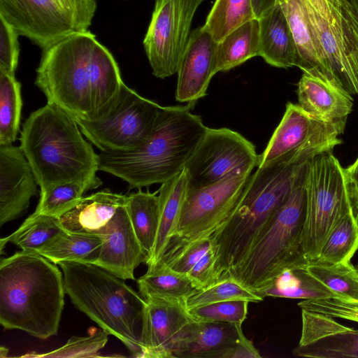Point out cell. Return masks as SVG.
I'll use <instances>...</instances> for the list:
<instances>
[{
    "instance_id": "6da1fadb",
    "label": "cell",
    "mask_w": 358,
    "mask_h": 358,
    "mask_svg": "<svg viewBox=\"0 0 358 358\" xmlns=\"http://www.w3.org/2000/svg\"><path fill=\"white\" fill-rule=\"evenodd\" d=\"M35 85L75 119L92 120L124 83L110 51L87 30L76 32L43 51Z\"/></svg>"
},
{
    "instance_id": "7a4b0ae2",
    "label": "cell",
    "mask_w": 358,
    "mask_h": 358,
    "mask_svg": "<svg viewBox=\"0 0 358 358\" xmlns=\"http://www.w3.org/2000/svg\"><path fill=\"white\" fill-rule=\"evenodd\" d=\"M20 145L41 192L67 182L92 189L102 185L96 176L99 157L83 136L75 118L52 103L32 112L22 124Z\"/></svg>"
},
{
    "instance_id": "3957f363",
    "label": "cell",
    "mask_w": 358,
    "mask_h": 358,
    "mask_svg": "<svg viewBox=\"0 0 358 358\" xmlns=\"http://www.w3.org/2000/svg\"><path fill=\"white\" fill-rule=\"evenodd\" d=\"M66 293L63 273L38 253L17 252L0 262V323L40 339L57 334Z\"/></svg>"
},
{
    "instance_id": "277c9868",
    "label": "cell",
    "mask_w": 358,
    "mask_h": 358,
    "mask_svg": "<svg viewBox=\"0 0 358 358\" xmlns=\"http://www.w3.org/2000/svg\"><path fill=\"white\" fill-rule=\"evenodd\" d=\"M194 103L162 107L144 143L129 151L101 152L99 171L124 180L129 189L162 184L178 175L208 128L191 113Z\"/></svg>"
},
{
    "instance_id": "5b68a950",
    "label": "cell",
    "mask_w": 358,
    "mask_h": 358,
    "mask_svg": "<svg viewBox=\"0 0 358 358\" xmlns=\"http://www.w3.org/2000/svg\"><path fill=\"white\" fill-rule=\"evenodd\" d=\"M308 162L279 161L251 173L236 206L211 236L219 278L243 259L268 228L304 175Z\"/></svg>"
},
{
    "instance_id": "8992f818",
    "label": "cell",
    "mask_w": 358,
    "mask_h": 358,
    "mask_svg": "<svg viewBox=\"0 0 358 358\" xmlns=\"http://www.w3.org/2000/svg\"><path fill=\"white\" fill-rule=\"evenodd\" d=\"M64 285L75 306L122 341L133 357L145 358L147 305L122 279L92 264L63 262Z\"/></svg>"
},
{
    "instance_id": "52a82bcc",
    "label": "cell",
    "mask_w": 358,
    "mask_h": 358,
    "mask_svg": "<svg viewBox=\"0 0 358 358\" xmlns=\"http://www.w3.org/2000/svg\"><path fill=\"white\" fill-rule=\"evenodd\" d=\"M304 177L305 173L243 259L224 275L255 292L284 268L304 258L301 252L306 210Z\"/></svg>"
},
{
    "instance_id": "ba28073f",
    "label": "cell",
    "mask_w": 358,
    "mask_h": 358,
    "mask_svg": "<svg viewBox=\"0 0 358 358\" xmlns=\"http://www.w3.org/2000/svg\"><path fill=\"white\" fill-rule=\"evenodd\" d=\"M304 188L301 252L308 264H312L317 260L333 229L355 210L345 169L331 152L319 155L307 163Z\"/></svg>"
},
{
    "instance_id": "9c48e42d",
    "label": "cell",
    "mask_w": 358,
    "mask_h": 358,
    "mask_svg": "<svg viewBox=\"0 0 358 358\" xmlns=\"http://www.w3.org/2000/svg\"><path fill=\"white\" fill-rule=\"evenodd\" d=\"M162 108L124 83L99 117L92 120H75L82 134L101 152H125L144 143Z\"/></svg>"
},
{
    "instance_id": "30bf717a",
    "label": "cell",
    "mask_w": 358,
    "mask_h": 358,
    "mask_svg": "<svg viewBox=\"0 0 358 358\" xmlns=\"http://www.w3.org/2000/svg\"><path fill=\"white\" fill-rule=\"evenodd\" d=\"M332 77L358 96V22L348 0H306Z\"/></svg>"
},
{
    "instance_id": "8fae6325",
    "label": "cell",
    "mask_w": 358,
    "mask_h": 358,
    "mask_svg": "<svg viewBox=\"0 0 358 358\" xmlns=\"http://www.w3.org/2000/svg\"><path fill=\"white\" fill-rule=\"evenodd\" d=\"M258 164L255 147L241 134L228 128H207L185 164L187 189H199L251 174Z\"/></svg>"
},
{
    "instance_id": "7c38bea8",
    "label": "cell",
    "mask_w": 358,
    "mask_h": 358,
    "mask_svg": "<svg viewBox=\"0 0 358 358\" xmlns=\"http://www.w3.org/2000/svg\"><path fill=\"white\" fill-rule=\"evenodd\" d=\"M332 126L316 118L299 104L287 102L283 117L263 152L259 168L279 161L299 165L342 143Z\"/></svg>"
},
{
    "instance_id": "4fadbf2b",
    "label": "cell",
    "mask_w": 358,
    "mask_h": 358,
    "mask_svg": "<svg viewBox=\"0 0 358 358\" xmlns=\"http://www.w3.org/2000/svg\"><path fill=\"white\" fill-rule=\"evenodd\" d=\"M203 1L155 0L143 45L155 77L164 79L177 73L192 20Z\"/></svg>"
},
{
    "instance_id": "5bb4252c",
    "label": "cell",
    "mask_w": 358,
    "mask_h": 358,
    "mask_svg": "<svg viewBox=\"0 0 358 358\" xmlns=\"http://www.w3.org/2000/svg\"><path fill=\"white\" fill-rule=\"evenodd\" d=\"M250 175H240L202 188L187 189L170 243L211 237L236 206Z\"/></svg>"
},
{
    "instance_id": "9a60e30c",
    "label": "cell",
    "mask_w": 358,
    "mask_h": 358,
    "mask_svg": "<svg viewBox=\"0 0 358 358\" xmlns=\"http://www.w3.org/2000/svg\"><path fill=\"white\" fill-rule=\"evenodd\" d=\"M0 15L43 50L78 32L53 0H0Z\"/></svg>"
},
{
    "instance_id": "2e32d148",
    "label": "cell",
    "mask_w": 358,
    "mask_h": 358,
    "mask_svg": "<svg viewBox=\"0 0 358 358\" xmlns=\"http://www.w3.org/2000/svg\"><path fill=\"white\" fill-rule=\"evenodd\" d=\"M299 342L296 357L358 358V330L343 325L334 317L301 309Z\"/></svg>"
},
{
    "instance_id": "e0dca14e",
    "label": "cell",
    "mask_w": 358,
    "mask_h": 358,
    "mask_svg": "<svg viewBox=\"0 0 358 358\" xmlns=\"http://www.w3.org/2000/svg\"><path fill=\"white\" fill-rule=\"evenodd\" d=\"M217 43L203 26L191 33L180 62L176 99L179 102L195 103L206 95L215 71Z\"/></svg>"
},
{
    "instance_id": "ac0fdd59",
    "label": "cell",
    "mask_w": 358,
    "mask_h": 358,
    "mask_svg": "<svg viewBox=\"0 0 358 358\" xmlns=\"http://www.w3.org/2000/svg\"><path fill=\"white\" fill-rule=\"evenodd\" d=\"M38 183L21 148L0 145V226L20 217L37 193Z\"/></svg>"
},
{
    "instance_id": "d6986e66",
    "label": "cell",
    "mask_w": 358,
    "mask_h": 358,
    "mask_svg": "<svg viewBox=\"0 0 358 358\" xmlns=\"http://www.w3.org/2000/svg\"><path fill=\"white\" fill-rule=\"evenodd\" d=\"M299 105L341 135L352 111L351 94L338 82L324 76L303 73L297 87Z\"/></svg>"
},
{
    "instance_id": "ffe728a7",
    "label": "cell",
    "mask_w": 358,
    "mask_h": 358,
    "mask_svg": "<svg viewBox=\"0 0 358 358\" xmlns=\"http://www.w3.org/2000/svg\"><path fill=\"white\" fill-rule=\"evenodd\" d=\"M104 241L94 265L122 280H134V271L145 255L136 236L126 203L121 206L101 232Z\"/></svg>"
},
{
    "instance_id": "44dd1931",
    "label": "cell",
    "mask_w": 358,
    "mask_h": 358,
    "mask_svg": "<svg viewBox=\"0 0 358 358\" xmlns=\"http://www.w3.org/2000/svg\"><path fill=\"white\" fill-rule=\"evenodd\" d=\"M145 301V358L173 357L174 339L192 320L185 301L159 298Z\"/></svg>"
},
{
    "instance_id": "7402d4cb",
    "label": "cell",
    "mask_w": 358,
    "mask_h": 358,
    "mask_svg": "<svg viewBox=\"0 0 358 358\" xmlns=\"http://www.w3.org/2000/svg\"><path fill=\"white\" fill-rule=\"evenodd\" d=\"M241 329L242 325L192 320L174 339L173 357L223 358Z\"/></svg>"
},
{
    "instance_id": "603a6c76",
    "label": "cell",
    "mask_w": 358,
    "mask_h": 358,
    "mask_svg": "<svg viewBox=\"0 0 358 358\" xmlns=\"http://www.w3.org/2000/svg\"><path fill=\"white\" fill-rule=\"evenodd\" d=\"M281 6L295 43L296 66L303 73L324 76L336 80L329 71L313 28L306 0H285Z\"/></svg>"
},
{
    "instance_id": "cb8c5ba5",
    "label": "cell",
    "mask_w": 358,
    "mask_h": 358,
    "mask_svg": "<svg viewBox=\"0 0 358 358\" xmlns=\"http://www.w3.org/2000/svg\"><path fill=\"white\" fill-rule=\"evenodd\" d=\"M127 202V194L104 189L83 197L78 204L60 217L69 231L100 235L118 208Z\"/></svg>"
},
{
    "instance_id": "d4e9b609",
    "label": "cell",
    "mask_w": 358,
    "mask_h": 358,
    "mask_svg": "<svg viewBox=\"0 0 358 358\" xmlns=\"http://www.w3.org/2000/svg\"><path fill=\"white\" fill-rule=\"evenodd\" d=\"M257 20L259 28V56L275 67L287 69L296 66L295 43L281 5L271 8Z\"/></svg>"
},
{
    "instance_id": "484cf974",
    "label": "cell",
    "mask_w": 358,
    "mask_h": 358,
    "mask_svg": "<svg viewBox=\"0 0 358 358\" xmlns=\"http://www.w3.org/2000/svg\"><path fill=\"white\" fill-rule=\"evenodd\" d=\"M308 265L305 258L294 262L255 293L263 299L266 296L302 300L337 299L335 293L308 271Z\"/></svg>"
},
{
    "instance_id": "4316f807",
    "label": "cell",
    "mask_w": 358,
    "mask_h": 358,
    "mask_svg": "<svg viewBox=\"0 0 358 358\" xmlns=\"http://www.w3.org/2000/svg\"><path fill=\"white\" fill-rule=\"evenodd\" d=\"M187 189V178L184 169L171 179L161 184L158 190L159 228L152 254L145 262L148 268L155 266L161 260L173 239Z\"/></svg>"
},
{
    "instance_id": "83f0119b",
    "label": "cell",
    "mask_w": 358,
    "mask_h": 358,
    "mask_svg": "<svg viewBox=\"0 0 358 358\" xmlns=\"http://www.w3.org/2000/svg\"><path fill=\"white\" fill-rule=\"evenodd\" d=\"M103 241V235L66 230L38 254L55 264L63 262L94 264L99 257Z\"/></svg>"
},
{
    "instance_id": "f1b7e54d",
    "label": "cell",
    "mask_w": 358,
    "mask_h": 358,
    "mask_svg": "<svg viewBox=\"0 0 358 358\" xmlns=\"http://www.w3.org/2000/svg\"><path fill=\"white\" fill-rule=\"evenodd\" d=\"M259 28L257 19H252L227 35L217 43L215 71H229L247 60L259 56Z\"/></svg>"
},
{
    "instance_id": "f546056e",
    "label": "cell",
    "mask_w": 358,
    "mask_h": 358,
    "mask_svg": "<svg viewBox=\"0 0 358 358\" xmlns=\"http://www.w3.org/2000/svg\"><path fill=\"white\" fill-rule=\"evenodd\" d=\"M157 192H143L127 194L126 207L136 236L145 255L153 250L159 222V203Z\"/></svg>"
},
{
    "instance_id": "4dcf8cb0",
    "label": "cell",
    "mask_w": 358,
    "mask_h": 358,
    "mask_svg": "<svg viewBox=\"0 0 358 358\" xmlns=\"http://www.w3.org/2000/svg\"><path fill=\"white\" fill-rule=\"evenodd\" d=\"M141 296L145 300L159 298L185 300L199 289L187 275L175 271L162 263L148 268L137 280Z\"/></svg>"
},
{
    "instance_id": "1f68e13d",
    "label": "cell",
    "mask_w": 358,
    "mask_h": 358,
    "mask_svg": "<svg viewBox=\"0 0 358 358\" xmlns=\"http://www.w3.org/2000/svg\"><path fill=\"white\" fill-rule=\"evenodd\" d=\"M65 231L59 218L34 213L7 238L22 251L38 253Z\"/></svg>"
},
{
    "instance_id": "d6a6232c",
    "label": "cell",
    "mask_w": 358,
    "mask_h": 358,
    "mask_svg": "<svg viewBox=\"0 0 358 358\" xmlns=\"http://www.w3.org/2000/svg\"><path fill=\"white\" fill-rule=\"evenodd\" d=\"M22 104L20 83L15 74L0 71V145L16 141Z\"/></svg>"
},
{
    "instance_id": "836d02e7",
    "label": "cell",
    "mask_w": 358,
    "mask_h": 358,
    "mask_svg": "<svg viewBox=\"0 0 358 358\" xmlns=\"http://www.w3.org/2000/svg\"><path fill=\"white\" fill-rule=\"evenodd\" d=\"M358 250V224L355 212L345 216L326 238L314 263L336 264L350 262Z\"/></svg>"
},
{
    "instance_id": "e575fe53",
    "label": "cell",
    "mask_w": 358,
    "mask_h": 358,
    "mask_svg": "<svg viewBox=\"0 0 358 358\" xmlns=\"http://www.w3.org/2000/svg\"><path fill=\"white\" fill-rule=\"evenodd\" d=\"M252 19L256 18L251 0H215L203 26L219 43L233 30Z\"/></svg>"
},
{
    "instance_id": "d590c367",
    "label": "cell",
    "mask_w": 358,
    "mask_h": 358,
    "mask_svg": "<svg viewBox=\"0 0 358 358\" xmlns=\"http://www.w3.org/2000/svg\"><path fill=\"white\" fill-rule=\"evenodd\" d=\"M308 271L325 285L337 299L358 304V271L350 262L336 264L312 263Z\"/></svg>"
},
{
    "instance_id": "8d00e7d4",
    "label": "cell",
    "mask_w": 358,
    "mask_h": 358,
    "mask_svg": "<svg viewBox=\"0 0 358 358\" xmlns=\"http://www.w3.org/2000/svg\"><path fill=\"white\" fill-rule=\"evenodd\" d=\"M231 300H245L258 303L263 299L233 277L224 275L215 282L188 296L185 300V303L187 308L190 309L213 303Z\"/></svg>"
},
{
    "instance_id": "74e56055",
    "label": "cell",
    "mask_w": 358,
    "mask_h": 358,
    "mask_svg": "<svg viewBox=\"0 0 358 358\" xmlns=\"http://www.w3.org/2000/svg\"><path fill=\"white\" fill-rule=\"evenodd\" d=\"M92 189L87 183L67 182L41 192L34 213L59 218L75 207L83 195Z\"/></svg>"
},
{
    "instance_id": "f35d334b",
    "label": "cell",
    "mask_w": 358,
    "mask_h": 358,
    "mask_svg": "<svg viewBox=\"0 0 358 358\" xmlns=\"http://www.w3.org/2000/svg\"><path fill=\"white\" fill-rule=\"evenodd\" d=\"M108 333L103 329L91 328L85 336H71L63 346L51 352L36 353L30 352L22 357H57L78 358L99 357V352L108 341Z\"/></svg>"
},
{
    "instance_id": "ab89813d",
    "label": "cell",
    "mask_w": 358,
    "mask_h": 358,
    "mask_svg": "<svg viewBox=\"0 0 358 358\" xmlns=\"http://www.w3.org/2000/svg\"><path fill=\"white\" fill-rule=\"evenodd\" d=\"M212 247L211 237L185 242H171L158 263L187 275Z\"/></svg>"
},
{
    "instance_id": "60d3db41",
    "label": "cell",
    "mask_w": 358,
    "mask_h": 358,
    "mask_svg": "<svg viewBox=\"0 0 358 358\" xmlns=\"http://www.w3.org/2000/svg\"><path fill=\"white\" fill-rule=\"evenodd\" d=\"M249 303L245 300L220 301L188 309V313L195 321L242 325L247 317Z\"/></svg>"
},
{
    "instance_id": "b9f144b4",
    "label": "cell",
    "mask_w": 358,
    "mask_h": 358,
    "mask_svg": "<svg viewBox=\"0 0 358 358\" xmlns=\"http://www.w3.org/2000/svg\"><path fill=\"white\" fill-rule=\"evenodd\" d=\"M17 31L0 15V71L15 74L19 58Z\"/></svg>"
},
{
    "instance_id": "7bdbcfd3",
    "label": "cell",
    "mask_w": 358,
    "mask_h": 358,
    "mask_svg": "<svg viewBox=\"0 0 358 358\" xmlns=\"http://www.w3.org/2000/svg\"><path fill=\"white\" fill-rule=\"evenodd\" d=\"M71 20L78 32L86 31L96 9L95 0H53Z\"/></svg>"
},
{
    "instance_id": "ee69618b",
    "label": "cell",
    "mask_w": 358,
    "mask_h": 358,
    "mask_svg": "<svg viewBox=\"0 0 358 358\" xmlns=\"http://www.w3.org/2000/svg\"><path fill=\"white\" fill-rule=\"evenodd\" d=\"M215 262L216 257L213 246L187 273L199 290L220 279L215 270Z\"/></svg>"
},
{
    "instance_id": "f6af8a7d",
    "label": "cell",
    "mask_w": 358,
    "mask_h": 358,
    "mask_svg": "<svg viewBox=\"0 0 358 358\" xmlns=\"http://www.w3.org/2000/svg\"><path fill=\"white\" fill-rule=\"evenodd\" d=\"M261 355L252 341L248 339L241 329L236 343L229 349L223 358H259Z\"/></svg>"
},
{
    "instance_id": "bcb514c9",
    "label": "cell",
    "mask_w": 358,
    "mask_h": 358,
    "mask_svg": "<svg viewBox=\"0 0 358 358\" xmlns=\"http://www.w3.org/2000/svg\"><path fill=\"white\" fill-rule=\"evenodd\" d=\"M345 173L355 210L358 208V157L345 169Z\"/></svg>"
},
{
    "instance_id": "7dc6e473",
    "label": "cell",
    "mask_w": 358,
    "mask_h": 358,
    "mask_svg": "<svg viewBox=\"0 0 358 358\" xmlns=\"http://www.w3.org/2000/svg\"><path fill=\"white\" fill-rule=\"evenodd\" d=\"M285 0H251L252 10L256 19H259L267 11L278 5H281Z\"/></svg>"
},
{
    "instance_id": "c3c4849f",
    "label": "cell",
    "mask_w": 358,
    "mask_h": 358,
    "mask_svg": "<svg viewBox=\"0 0 358 358\" xmlns=\"http://www.w3.org/2000/svg\"><path fill=\"white\" fill-rule=\"evenodd\" d=\"M350 4V7L352 13H354L357 22H358V0H348Z\"/></svg>"
},
{
    "instance_id": "681fc988",
    "label": "cell",
    "mask_w": 358,
    "mask_h": 358,
    "mask_svg": "<svg viewBox=\"0 0 358 358\" xmlns=\"http://www.w3.org/2000/svg\"><path fill=\"white\" fill-rule=\"evenodd\" d=\"M8 352V350L6 348H5L3 346H1V348H0V357L1 358L7 357Z\"/></svg>"
},
{
    "instance_id": "f907efd6",
    "label": "cell",
    "mask_w": 358,
    "mask_h": 358,
    "mask_svg": "<svg viewBox=\"0 0 358 358\" xmlns=\"http://www.w3.org/2000/svg\"><path fill=\"white\" fill-rule=\"evenodd\" d=\"M8 242V238H7V237L2 238L0 240V252H1V254H2L3 248H4L5 245H6Z\"/></svg>"
},
{
    "instance_id": "816d5d0a",
    "label": "cell",
    "mask_w": 358,
    "mask_h": 358,
    "mask_svg": "<svg viewBox=\"0 0 358 358\" xmlns=\"http://www.w3.org/2000/svg\"><path fill=\"white\" fill-rule=\"evenodd\" d=\"M355 216H356L357 222L358 224V208L355 210Z\"/></svg>"
},
{
    "instance_id": "f5cc1de1",
    "label": "cell",
    "mask_w": 358,
    "mask_h": 358,
    "mask_svg": "<svg viewBox=\"0 0 358 358\" xmlns=\"http://www.w3.org/2000/svg\"><path fill=\"white\" fill-rule=\"evenodd\" d=\"M357 271H358V264L355 266Z\"/></svg>"
}]
</instances>
